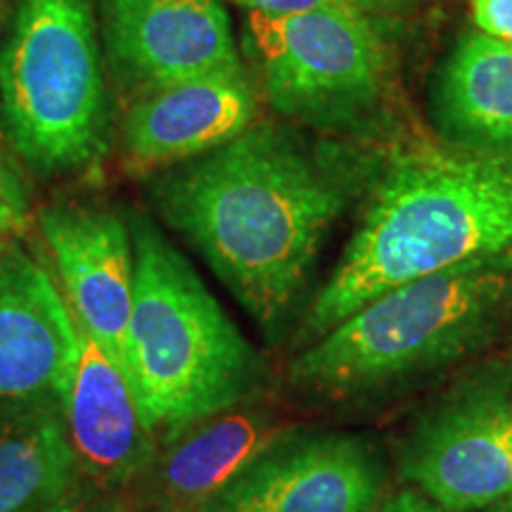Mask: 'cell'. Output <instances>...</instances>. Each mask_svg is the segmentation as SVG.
Here are the masks:
<instances>
[{
	"label": "cell",
	"mask_w": 512,
	"mask_h": 512,
	"mask_svg": "<svg viewBox=\"0 0 512 512\" xmlns=\"http://www.w3.org/2000/svg\"><path fill=\"white\" fill-rule=\"evenodd\" d=\"M361 183L363 166L339 147L254 121L207 155L162 169L150 200L266 342L280 344L325 235Z\"/></svg>",
	"instance_id": "1"
},
{
	"label": "cell",
	"mask_w": 512,
	"mask_h": 512,
	"mask_svg": "<svg viewBox=\"0 0 512 512\" xmlns=\"http://www.w3.org/2000/svg\"><path fill=\"white\" fill-rule=\"evenodd\" d=\"M512 252V152H411L387 166L294 332L306 347L394 287Z\"/></svg>",
	"instance_id": "2"
},
{
	"label": "cell",
	"mask_w": 512,
	"mask_h": 512,
	"mask_svg": "<svg viewBox=\"0 0 512 512\" xmlns=\"http://www.w3.org/2000/svg\"><path fill=\"white\" fill-rule=\"evenodd\" d=\"M512 313V252L482 256L380 294L287 366L299 394L380 399L484 351Z\"/></svg>",
	"instance_id": "3"
},
{
	"label": "cell",
	"mask_w": 512,
	"mask_h": 512,
	"mask_svg": "<svg viewBox=\"0 0 512 512\" xmlns=\"http://www.w3.org/2000/svg\"><path fill=\"white\" fill-rule=\"evenodd\" d=\"M133 311L128 368L159 444L192 422L259 399L266 368L188 259L143 214H128Z\"/></svg>",
	"instance_id": "4"
},
{
	"label": "cell",
	"mask_w": 512,
	"mask_h": 512,
	"mask_svg": "<svg viewBox=\"0 0 512 512\" xmlns=\"http://www.w3.org/2000/svg\"><path fill=\"white\" fill-rule=\"evenodd\" d=\"M0 124L38 176L98 162L107 145V83L91 0H17L0 46Z\"/></svg>",
	"instance_id": "5"
},
{
	"label": "cell",
	"mask_w": 512,
	"mask_h": 512,
	"mask_svg": "<svg viewBox=\"0 0 512 512\" xmlns=\"http://www.w3.org/2000/svg\"><path fill=\"white\" fill-rule=\"evenodd\" d=\"M247 50L266 102L294 124L349 131L380 107L387 57L363 12L249 15Z\"/></svg>",
	"instance_id": "6"
},
{
	"label": "cell",
	"mask_w": 512,
	"mask_h": 512,
	"mask_svg": "<svg viewBox=\"0 0 512 512\" xmlns=\"http://www.w3.org/2000/svg\"><path fill=\"white\" fill-rule=\"evenodd\" d=\"M401 482L441 508L484 510L512 498V358L470 370L418 415L399 456Z\"/></svg>",
	"instance_id": "7"
},
{
	"label": "cell",
	"mask_w": 512,
	"mask_h": 512,
	"mask_svg": "<svg viewBox=\"0 0 512 512\" xmlns=\"http://www.w3.org/2000/svg\"><path fill=\"white\" fill-rule=\"evenodd\" d=\"M384 486L387 463L370 439L292 427L200 512H375Z\"/></svg>",
	"instance_id": "8"
},
{
	"label": "cell",
	"mask_w": 512,
	"mask_h": 512,
	"mask_svg": "<svg viewBox=\"0 0 512 512\" xmlns=\"http://www.w3.org/2000/svg\"><path fill=\"white\" fill-rule=\"evenodd\" d=\"M98 31L114 81L133 100L242 67L221 0H100Z\"/></svg>",
	"instance_id": "9"
},
{
	"label": "cell",
	"mask_w": 512,
	"mask_h": 512,
	"mask_svg": "<svg viewBox=\"0 0 512 512\" xmlns=\"http://www.w3.org/2000/svg\"><path fill=\"white\" fill-rule=\"evenodd\" d=\"M79 342L53 275L10 242L0 252V406L64 411Z\"/></svg>",
	"instance_id": "10"
},
{
	"label": "cell",
	"mask_w": 512,
	"mask_h": 512,
	"mask_svg": "<svg viewBox=\"0 0 512 512\" xmlns=\"http://www.w3.org/2000/svg\"><path fill=\"white\" fill-rule=\"evenodd\" d=\"M38 226L76 325L105 349L131 382L133 242L128 221L93 204H53L38 214Z\"/></svg>",
	"instance_id": "11"
},
{
	"label": "cell",
	"mask_w": 512,
	"mask_h": 512,
	"mask_svg": "<svg viewBox=\"0 0 512 512\" xmlns=\"http://www.w3.org/2000/svg\"><path fill=\"white\" fill-rule=\"evenodd\" d=\"M292 427L283 413L256 399L192 422L159 444L152 463L126 489L133 512H200Z\"/></svg>",
	"instance_id": "12"
},
{
	"label": "cell",
	"mask_w": 512,
	"mask_h": 512,
	"mask_svg": "<svg viewBox=\"0 0 512 512\" xmlns=\"http://www.w3.org/2000/svg\"><path fill=\"white\" fill-rule=\"evenodd\" d=\"M259 98L245 64L140 95L121 126V150L136 169H169L245 133Z\"/></svg>",
	"instance_id": "13"
},
{
	"label": "cell",
	"mask_w": 512,
	"mask_h": 512,
	"mask_svg": "<svg viewBox=\"0 0 512 512\" xmlns=\"http://www.w3.org/2000/svg\"><path fill=\"white\" fill-rule=\"evenodd\" d=\"M64 425L79 475L107 494L126 491L157 456L159 441L147 427L133 384L83 330Z\"/></svg>",
	"instance_id": "14"
},
{
	"label": "cell",
	"mask_w": 512,
	"mask_h": 512,
	"mask_svg": "<svg viewBox=\"0 0 512 512\" xmlns=\"http://www.w3.org/2000/svg\"><path fill=\"white\" fill-rule=\"evenodd\" d=\"M434 121L448 143L470 152H512V46L475 31L441 64Z\"/></svg>",
	"instance_id": "15"
},
{
	"label": "cell",
	"mask_w": 512,
	"mask_h": 512,
	"mask_svg": "<svg viewBox=\"0 0 512 512\" xmlns=\"http://www.w3.org/2000/svg\"><path fill=\"white\" fill-rule=\"evenodd\" d=\"M79 486L62 408L0 406V512H53Z\"/></svg>",
	"instance_id": "16"
},
{
	"label": "cell",
	"mask_w": 512,
	"mask_h": 512,
	"mask_svg": "<svg viewBox=\"0 0 512 512\" xmlns=\"http://www.w3.org/2000/svg\"><path fill=\"white\" fill-rule=\"evenodd\" d=\"M233 3L245 8L249 15L292 17L318 10H344L366 15V10L373 8L375 0H233Z\"/></svg>",
	"instance_id": "17"
},
{
	"label": "cell",
	"mask_w": 512,
	"mask_h": 512,
	"mask_svg": "<svg viewBox=\"0 0 512 512\" xmlns=\"http://www.w3.org/2000/svg\"><path fill=\"white\" fill-rule=\"evenodd\" d=\"M29 214V202L24 195L22 183L8 159L0 152V230L8 235H15L17 230L24 228Z\"/></svg>",
	"instance_id": "18"
},
{
	"label": "cell",
	"mask_w": 512,
	"mask_h": 512,
	"mask_svg": "<svg viewBox=\"0 0 512 512\" xmlns=\"http://www.w3.org/2000/svg\"><path fill=\"white\" fill-rule=\"evenodd\" d=\"M472 17L482 34L512 46V0H472Z\"/></svg>",
	"instance_id": "19"
},
{
	"label": "cell",
	"mask_w": 512,
	"mask_h": 512,
	"mask_svg": "<svg viewBox=\"0 0 512 512\" xmlns=\"http://www.w3.org/2000/svg\"><path fill=\"white\" fill-rule=\"evenodd\" d=\"M375 512H456V510L441 508V505L430 501L427 496H422L420 491L408 489V491H401V494H396L392 498H387V501L380 503V508H377ZM472 512H512V498H510V501H505V503L491 505V508L472 510Z\"/></svg>",
	"instance_id": "20"
},
{
	"label": "cell",
	"mask_w": 512,
	"mask_h": 512,
	"mask_svg": "<svg viewBox=\"0 0 512 512\" xmlns=\"http://www.w3.org/2000/svg\"><path fill=\"white\" fill-rule=\"evenodd\" d=\"M53 512H100V508L91 501V498H88L86 491L79 486V489L72 491V494L64 498V501L57 505Z\"/></svg>",
	"instance_id": "21"
},
{
	"label": "cell",
	"mask_w": 512,
	"mask_h": 512,
	"mask_svg": "<svg viewBox=\"0 0 512 512\" xmlns=\"http://www.w3.org/2000/svg\"><path fill=\"white\" fill-rule=\"evenodd\" d=\"M100 512H124V510H121V503L112 501V503H107V505H100Z\"/></svg>",
	"instance_id": "22"
},
{
	"label": "cell",
	"mask_w": 512,
	"mask_h": 512,
	"mask_svg": "<svg viewBox=\"0 0 512 512\" xmlns=\"http://www.w3.org/2000/svg\"><path fill=\"white\" fill-rule=\"evenodd\" d=\"M12 242V235H8V233H3V230H0V252H3L5 247H8Z\"/></svg>",
	"instance_id": "23"
}]
</instances>
